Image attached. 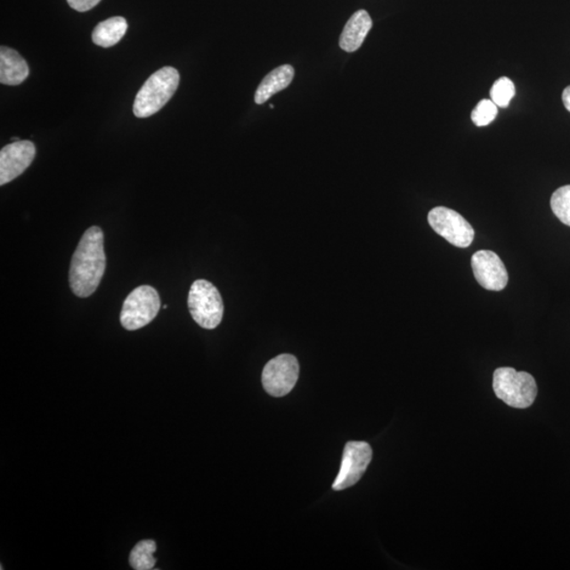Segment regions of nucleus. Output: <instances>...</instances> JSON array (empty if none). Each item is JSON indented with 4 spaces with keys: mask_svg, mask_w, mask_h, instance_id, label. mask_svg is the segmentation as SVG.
<instances>
[{
    "mask_svg": "<svg viewBox=\"0 0 570 570\" xmlns=\"http://www.w3.org/2000/svg\"><path fill=\"white\" fill-rule=\"evenodd\" d=\"M298 378L297 358L290 354H281L265 364L262 372V385L270 395L282 397L294 389Z\"/></svg>",
    "mask_w": 570,
    "mask_h": 570,
    "instance_id": "obj_7",
    "label": "nucleus"
},
{
    "mask_svg": "<svg viewBox=\"0 0 570 570\" xmlns=\"http://www.w3.org/2000/svg\"><path fill=\"white\" fill-rule=\"evenodd\" d=\"M106 253L104 232L99 226L86 231L71 260L69 281L79 298L93 295L104 277Z\"/></svg>",
    "mask_w": 570,
    "mask_h": 570,
    "instance_id": "obj_1",
    "label": "nucleus"
},
{
    "mask_svg": "<svg viewBox=\"0 0 570 570\" xmlns=\"http://www.w3.org/2000/svg\"><path fill=\"white\" fill-rule=\"evenodd\" d=\"M188 307L193 321L203 329H216L224 318V305L219 290L204 279L192 283L188 295Z\"/></svg>",
    "mask_w": 570,
    "mask_h": 570,
    "instance_id": "obj_4",
    "label": "nucleus"
},
{
    "mask_svg": "<svg viewBox=\"0 0 570 570\" xmlns=\"http://www.w3.org/2000/svg\"><path fill=\"white\" fill-rule=\"evenodd\" d=\"M372 448L366 442L346 443L338 477L333 483V489L341 492L354 486L366 472L372 460Z\"/></svg>",
    "mask_w": 570,
    "mask_h": 570,
    "instance_id": "obj_8",
    "label": "nucleus"
},
{
    "mask_svg": "<svg viewBox=\"0 0 570 570\" xmlns=\"http://www.w3.org/2000/svg\"><path fill=\"white\" fill-rule=\"evenodd\" d=\"M516 94L515 84L509 77H501L490 90V98L498 107H509L510 101Z\"/></svg>",
    "mask_w": 570,
    "mask_h": 570,
    "instance_id": "obj_17",
    "label": "nucleus"
},
{
    "mask_svg": "<svg viewBox=\"0 0 570 570\" xmlns=\"http://www.w3.org/2000/svg\"><path fill=\"white\" fill-rule=\"evenodd\" d=\"M372 26V20L367 11H357L346 22L344 31L341 33L340 48L346 53H355L362 47Z\"/></svg>",
    "mask_w": 570,
    "mask_h": 570,
    "instance_id": "obj_11",
    "label": "nucleus"
},
{
    "mask_svg": "<svg viewBox=\"0 0 570 570\" xmlns=\"http://www.w3.org/2000/svg\"><path fill=\"white\" fill-rule=\"evenodd\" d=\"M473 273L482 288L500 292L509 283V273L493 250H478L471 258Z\"/></svg>",
    "mask_w": 570,
    "mask_h": 570,
    "instance_id": "obj_9",
    "label": "nucleus"
},
{
    "mask_svg": "<svg viewBox=\"0 0 570 570\" xmlns=\"http://www.w3.org/2000/svg\"><path fill=\"white\" fill-rule=\"evenodd\" d=\"M127 28V21L124 17H111L95 27L93 32V41L102 48L113 47L114 45L121 41Z\"/></svg>",
    "mask_w": 570,
    "mask_h": 570,
    "instance_id": "obj_14",
    "label": "nucleus"
},
{
    "mask_svg": "<svg viewBox=\"0 0 570 570\" xmlns=\"http://www.w3.org/2000/svg\"><path fill=\"white\" fill-rule=\"evenodd\" d=\"M28 73L30 70L24 57L17 51L3 45L0 49V82L17 86L26 81Z\"/></svg>",
    "mask_w": 570,
    "mask_h": 570,
    "instance_id": "obj_12",
    "label": "nucleus"
},
{
    "mask_svg": "<svg viewBox=\"0 0 570 570\" xmlns=\"http://www.w3.org/2000/svg\"><path fill=\"white\" fill-rule=\"evenodd\" d=\"M157 550L155 541L144 540L139 542L130 552L129 562L131 567L135 570H151L156 566V558L153 557Z\"/></svg>",
    "mask_w": 570,
    "mask_h": 570,
    "instance_id": "obj_15",
    "label": "nucleus"
},
{
    "mask_svg": "<svg viewBox=\"0 0 570 570\" xmlns=\"http://www.w3.org/2000/svg\"><path fill=\"white\" fill-rule=\"evenodd\" d=\"M428 222L438 235L456 248H468L475 239V230L463 216L444 207L430 210Z\"/></svg>",
    "mask_w": 570,
    "mask_h": 570,
    "instance_id": "obj_6",
    "label": "nucleus"
},
{
    "mask_svg": "<svg viewBox=\"0 0 570 570\" xmlns=\"http://www.w3.org/2000/svg\"><path fill=\"white\" fill-rule=\"evenodd\" d=\"M180 84V74L174 67H164L147 79L135 96L134 113L136 118L153 116L173 98Z\"/></svg>",
    "mask_w": 570,
    "mask_h": 570,
    "instance_id": "obj_2",
    "label": "nucleus"
},
{
    "mask_svg": "<svg viewBox=\"0 0 570 570\" xmlns=\"http://www.w3.org/2000/svg\"><path fill=\"white\" fill-rule=\"evenodd\" d=\"M550 207L557 218L570 227V185L558 188L552 193Z\"/></svg>",
    "mask_w": 570,
    "mask_h": 570,
    "instance_id": "obj_16",
    "label": "nucleus"
},
{
    "mask_svg": "<svg viewBox=\"0 0 570 570\" xmlns=\"http://www.w3.org/2000/svg\"><path fill=\"white\" fill-rule=\"evenodd\" d=\"M493 387L501 401L516 409L529 408L538 395V386L533 376L527 372H517L512 368L495 370Z\"/></svg>",
    "mask_w": 570,
    "mask_h": 570,
    "instance_id": "obj_3",
    "label": "nucleus"
},
{
    "mask_svg": "<svg viewBox=\"0 0 570 570\" xmlns=\"http://www.w3.org/2000/svg\"><path fill=\"white\" fill-rule=\"evenodd\" d=\"M294 76V68L290 65L278 67L277 69L267 74L256 91V104H265L273 94L288 88L290 83H292Z\"/></svg>",
    "mask_w": 570,
    "mask_h": 570,
    "instance_id": "obj_13",
    "label": "nucleus"
},
{
    "mask_svg": "<svg viewBox=\"0 0 570 570\" xmlns=\"http://www.w3.org/2000/svg\"><path fill=\"white\" fill-rule=\"evenodd\" d=\"M161 307V300L156 289L151 285L136 288L125 299L121 312V323L128 330L147 326L155 319Z\"/></svg>",
    "mask_w": 570,
    "mask_h": 570,
    "instance_id": "obj_5",
    "label": "nucleus"
},
{
    "mask_svg": "<svg viewBox=\"0 0 570 570\" xmlns=\"http://www.w3.org/2000/svg\"><path fill=\"white\" fill-rule=\"evenodd\" d=\"M36 155L37 148L31 141H17L4 146L0 151V185L24 174Z\"/></svg>",
    "mask_w": 570,
    "mask_h": 570,
    "instance_id": "obj_10",
    "label": "nucleus"
},
{
    "mask_svg": "<svg viewBox=\"0 0 570 570\" xmlns=\"http://www.w3.org/2000/svg\"><path fill=\"white\" fill-rule=\"evenodd\" d=\"M562 100L564 102V106H566V110L570 112V86L567 88L564 89Z\"/></svg>",
    "mask_w": 570,
    "mask_h": 570,
    "instance_id": "obj_20",
    "label": "nucleus"
},
{
    "mask_svg": "<svg viewBox=\"0 0 570 570\" xmlns=\"http://www.w3.org/2000/svg\"><path fill=\"white\" fill-rule=\"evenodd\" d=\"M12 141L13 142H17V141H20V140H19V138H12Z\"/></svg>",
    "mask_w": 570,
    "mask_h": 570,
    "instance_id": "obj_21",
    "label": "nucleus"
},
{
    "mask_svg": "<svg viewBox=\"0 0 570 570\" xmlns=\"http://www.w3.org/2000/svg\"><path fill=\"white\" fill-rule=\"evenodd\" d=\"M70 7L78 12H87V11L98 5L101 0H67Z\"/></svg>",
    "mask_w": 570,
    "mask_h": 570,
    "instance_id": "obj_19",
    "label": "nucleus"
},
{
    "mask_svg": "<svg viewBox=\"0 0 570 570\" xmlns=\"http://www.w3.org/2000/svg\"><path fill=\"white\" fill-rule=\"evenodd\" d=\"M498 112V106L492 100H483L471 112V119L478 127L487 126L497 118Z\"/></svg>",
    "mask_w": 570,
    "mask_h": 570,
    "instance_id": "obj_18",
    "label": "nucleus"
}]
</instances>
